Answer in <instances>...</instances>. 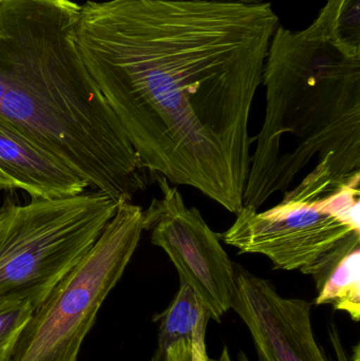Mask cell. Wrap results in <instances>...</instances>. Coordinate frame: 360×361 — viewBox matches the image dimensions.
<instances>
[{
  "mask_svg": "<svg viewBox=\"0 0 360 361\" xmlns=\"http://www.w3.org/2000/svg\"><path fill=\"white\" fill-rule=\"evenodd\" d=\"M2 1H4V0H0V4H1Z\"/></svg>",
  "mask_w": 360,
  "mask_h": 361,
  "instance_id": "cell-18",
  "label": "cell"
},
{
  "mask_svg": "<svg viewBox=\"0 0 360 361\" xmlns=\"http://www.w3.org/2000/svg\"><path fill=\"white\" fill-rule=\"evenodd\" d=\"M360 182L311 201H280L259 212L242 207L220 235L239 254H258L275 269L314 277L360 247Z\"/></svg>",
  "mask_w": 360,
  "mask_h": 361,
  "instance_id": "cell-6",
  "label": "cell"
},
{
  "mask_svg": "<svg viewBox=\"0 0 360 361\" xmlns=\"http://www.w3.org/2000/svg\"><path fill=\"white\" fill-rule=\"evenodd\" d=\"M29 301H13L0 305V361H11L17 341L33 315Z\"/></svg>",
  "mask_w": 360,
  "mask_h": 361,
  "instance_id": "cell-12",
  "label": "cell"
},
{
  "mask_svg": "<svg viewBox=\"0 0 360 361\" xmlns=\"http://www.w3.org/2000/svg\"><path fill=\"white\" fill-rule=\"evenodd\" d=\"M238 360L239 361H251L249 360V358L247 357V354L244 353V352H240V353L238 354Z\"/></svg>",
  "mask_w": 360,
  "mask_h": 361,
  "instance_id": "cell-17",
  "label": "cell"
},
{
  "mask_svg": "<svg viewBox=\"0 0 360 361\" xmlns=\"http://www.w3.org/2000/svg\"><path fill=\"white\" fill-rule=\"evenodd\" d=\"M232 310L253 339L260 361H329L315 337L312 303L285 298L268 280L235 267Z\"/></svg>",
  "mask_w": 360,
  "mask_h": 361,
  "instance_id": "cell-8",
  "label": "cell"
},
{
  "mask_svg": "<svg viewBox=\"0 0 360 361\" xmlns=\"http://www.w3.org/2000/svg\"><path fill=\"white\" fill-rule=\"evenodd\" d=\"M317 307L330 305L346 313L353 322L360 319V247L351 250L312 277Z\"/></svg>",
  "mask_w": 360,
  "mask_h": 361,
  "instance_id": "cell-11",
  "label": "cell"
},
{
  "mask_svg": "<svg viewBox=\"0 0 360 361\" xmlns=\"http://www.w3.org/2000/svg\"><path fill=\"white\" fill-rule=\"evenodd\" d=\"M207 1L241 2V4H260L263 0H207Z\"/></svg>",
  "mask_w": 360,
  "mask_h": 361,
  "instance_id": "cell-16",
  "label": "cell"
},
{
  "mask_svg": "<svg viewBox=\"0 0 360 361\" xmlns=\"http://www.w3.org/2000/svg\"><path fill=\"white\" fill-rule=\"evenodd\" d=\"M80 13L75 0L0 4V114L89 188L131 202L145 187V169L85 65Z\"/></svg>",
  "mask_w": 360,
  "mask_h": 361,
  "instance_id": "cell-3",
  "label": "cell"
},
{
  "mask_svg": "<svg viewBox=\"0 0 360 361\" xmlns=\"http://www.w3.org/2000/svg\"><path fill=\"white\" fill-rule=\"evenodd\" d=\"M211 320V313L196 290L180 280L179 290L169 307L154 318L158 324L159 349L190 341L198 349L206 350L205 337Z\"/></svg>",
  "mask_w": 360,
  "mask_h": 361,
  "instance_id": "cell-10",
  "label": "cell"
},
{
  "mask_svg": "<svg viewBox=\"0 0 360 361\" xmlns=\"http://www.w3.org/2000/svg\"><path fill=\"white\" fill-rule=\"evenodd\" d=\"M89 185L63 161L0 114V190H20L31 199H59Z\"/></svg>",
  "mask_w": 360,
  "mask_h": 361,
  "instance_id": "cell-9",
  "label": "cell"
},
{
  "mask_svg": "<svg viewBox=\"0 0 360 361\" xmlns=\"http://www.w3.org/2000/svg\"><path fill=\"white\" fill-rule=\"evenodd\" d=\"M162 197L143 210L144 231L151 233V243L162 248L179 273L211 313L221 322L232 310L236 290L235 265L200 210L188 207L179 189L166 178L156 175Z\"/></svg>",
  "mask_w": 360,
  "mask_h": 361,
  "instance_id": "cell-7",
  "label": "cell"
},
{
  "mask_svg": "<svg viewBox=\"0 0 360 361\" xmlns=\"http://www.w3.org/2000/svg\"><path fill=\"white\" fill-rule=\"evenodd\" d=\"M332 1V30L336 39L348 48L360 50V0Z\"/></svg>",
  "mask_w": 360,
  "mask_h": 361,
  "instance_id": "cell-13",
  "label": "cell"
},
{
  "mask_svg": "<svg viewBox=\"0 0 360 361\" xmlns=\"http://www.w3.org/2000/svg\"><path fill=\"white\" fill-rule=\"evenodd\" d=\"M143 231V208L120 202L90 250L34 310L11 361H77L99 309L122 279Z\"/></svg>",
  "mask_w": 360,
  "mask_h": 361,
  "instance_id": "cell-5",
  "label": "cell"
},
{
  "mask_svg": "<svg viewBox=\"0 0 360 361\" xmlns=\"http://www.w3.org/2000/svg\"><path fill=\"white\" fill-rule=\"evenodd\" d=\"M118 203L88 190L59 199L2 205L0 305L29 301L38 307L103 233Z\"/></svg>",
  "mask_w": 360,
  "mask_h": 361,
  "instance_id": "cell-4",
  "label": "cell"
},
{
  "mask_svg": "<svg viewBox=\"0 0 360 361\" xmlns=\"http://www.w3.org/2000/svg\"><path fill=\"white\" fill-rule=\"evenodd\" d=\"M329 337L331 341L332 348H333L334 353H335L336 361H360V345L357 343L353 348V353L349 358L347 355L346 349L342 345V338H340V332H338L337 326L334 322H332L329 326Z\"/></svg>",
  "mask_w": 360,
  "mask_h": 361,
  "instance_id": "cell-14",
  "label": "cell"
},
{
  "mask_svg": "<svg viewBox=\"0 0 360 361\" xmlns=\"http://www.w3.org/2000/svg\"><path fill=\"white\" fill-rule=\"evenodd\" d=\"M333 2L312 25H279L262 72L266 111L252 144L242 207L273 195L311 201L360 182V50L336 39Z\"/></svg>",
  "mask_w": 360,
  "mask_h": 361,
  "instance_id": "cell-2",
  "label": "cell"
},
{
  "mask_svg": "<svg viewBox=\"0 0 360 361\" xmlns=\"http://www.w3.org/2000/svg\"><path fill=\"white\" fill-rule=\"evenodd\" d=\"M199 361H232L230 358V352H228V347H224L222 350L221 354H220L219 358L217 360H213V358L209 357L207 353L200 354L199 356Z\"/></svg>",
  "mask_w": 360,
  "mask_h": 361,
  "instance_id": "cell-15",
  "label": "cell"
},
{
  "mask_svg": "<svg viewBox=\"0 0 360 361\" xmlns=\"http://www.w3.org/2000/svg\"><path fill=\"white\" fill-rule=\"evenodd\" d=\"M278 25L270 2L89 0L76 36L142 167L237 214L252 106Z\"/></svg>",
  "mask_w": 360,
  "mask_h": 361,
  "instance_id": "cell-1",
  "label": "cell"
}]
</instances>
